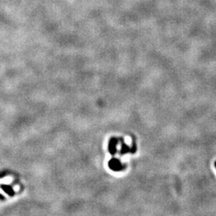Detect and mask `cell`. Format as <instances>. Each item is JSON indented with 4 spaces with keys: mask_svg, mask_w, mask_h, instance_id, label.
Returning <instances> with one entry per match:
<instances>
[{
    "mask_svg": "<svg viewBox=\"0 0 216 216\" xmlns=\"http://www.w3.org/2000/svg\"><path fill=\"white\" fill-rule=\"evenodd\" d=\"M1 187L3 188L4 191L6 192H7V193H9V194H11V195H13V191H12L11 190V188L10 187H8V186H4V185H3V186H1Z\"/></svg>",
    "mask_w": 216,
    "mask_h": 216,
    "instance_id": "obj_1",
    "label": "cell"
},
{
    "mask_svg": "<svg viewBox=\"0 0 216 216\" xmlns=\"http://www.w3.org/2000/svg\"><path fill=\"white\" fill-rule=\"evenodd\" d=\"M215 167H216V162H215Z\"/></svg>",
    "mask_w": 216,
    "mask_h": 216,
    "instance_id": "obj_2",
    "label": "cell"
}]
</instances>
